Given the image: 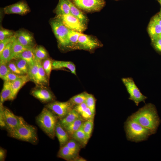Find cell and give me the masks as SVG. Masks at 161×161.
Wrapping results in <instances>:
<instances>
[{
    "label": "cell",
    "mask_w": 161,
    "mask_h": 161,
    "mask_svg": "<svg viewBox=\"0 0 161 161\" xmlns=\"http://www.w3.org/2000/svg\"><path fill=\"white\" fill-rule=\"evenodd\" d=\"M87 107L89 108L92 113L95 114V100L94 96L87 93L85 101Z\"/></svg>",
    "instance_id": "8d00e7d4"
},
{
    "label": "cell",
    "mask_w": 161,
    "mask_h": 161,
    "mask_svg": "<svg viewBox=\"0 0 161 161\" xmlns=\"http://www.w3.org/2000/svg\"><path fill=\"white\" fill-rule=\"evenodd\" d=\"M15 38L14 35L0 41V54L1 53L5 47L10 42H12Z\"/></svg>",
    "instance_id": "f6af8a7d"
},
{
    "label": "cell",
    "mask_w": 161,
    "mask_h": 161,
    "mask_svg": "<svg viewBox=\"0 0 161 161\" xmlns=\"http://www.w3.org/2000/svg\"><path fill=\"white\" fill-rule=\"evenodd\" d=\"M52 69H60L64 68L69 69L71 72L76 75L75 65L71 61H53L52 63Z\"/></svg>",
    "instance_id": "ac0fdd59"
},
{
    "label": "cell",
    "mask_w": 161,
    "mask_h": 161,
    "mask_svg": "<svg viewBox=\"0 0 161 161\" xmlns=\"http://www.w3.org/2000/svg\"><path fill=\"white\" fill-rule=\"evenodd\" d=\"M130 116L142 126L149 130L152 134L156 133L160 123L156 107L151 103L146 104Z\"/></svg>",
    "instance_id": "6da1fadb"
},
{
    "label": "cell",
    "mask_w": 161,
    "mask_h": 161,
    "mask_svg": "<svg viewBox=\"0 0 161 161\" xmlns=\"http://www.w3.org/2000/svg\"><path fill=\"white\" fill-rule=\"evenodd\" d=\"M34 48L31 47L25 50L17 55L14 59L19 58L23 59L27 62L29 66L33 64L36 61Z\"/></svg>",
    "instance_id": "7402d4cb"
},
{
    "label": "cell",
    "mask_w": 161,
    "mask_h": 161,
    "mask_svg": "<svg viewBox=\"0 0 161 161\" xmlns=\"http://www.w3.org/2000/svg\"><path fill=\"white\" fill-rule=\"evenodd\" d=\"M94 119L86 120L83 124L81 128L83 129L89 139L93 130Z\"/></svg>",
    "instance_id": "1f68e13d"
},
{
    "label": "cell",
    "mask_w": 161,
    "mask_h": 161,
    "mask_svg": "<svg viewBox=\"0 0 161 161\" xmlns=\"http://www.w3.org/2000/svg\"><path fill=\"white\" fill-rule=\"evenodd\" d=\"M87 93L84 92L71 97L69 101L74 106L80 104L85 102Z\"/></svg>",
    "instance_id": "836d02e7"
},
{
    "label": "cell",
    "mask_w": 161,
    "mask_h": 161,
    "mask_svg": "<svg viewBox=\"0 0 161 161\" xmlns=\"http://www.w3.org/2000/svg\"><path fill=\"white\" fill-rule=\"evenodd\" d=\"M71 137L79 143L82 147L86 145L89 140L86 134L81 128L74 133Z\"/></svg>",
    "instance_id": "83f0119b"
},
{
    "label": "cell",
    "mask_w": 161,
    "mask_h": 161,
    "mask_svg": "<svg viewBox=\"0 0 161 161\" xmlns=\"http://www.w3.org/2000/svg\"><path fill=\"white\" fill-rule=\"evenodd\" d=\"M31 47H27L21 45L16 40L15 37L12 43L11 60L14 59L17 55L25 50Z\"/></svg>",
    "instance_id": "484cf974"
},
{
    "label": "cell",
    "mask_w": 161,
    "mask_h": 161,
    "mask_svg": "<svg viewBox=\"0 0 161 161\" xmlns=\"http://www.w3.org/2000/svg\"><path fill=\"white\" fill-rule=\"evenodd\" d=\"M55 12L57 16L71 14L70 7L67 0H59Z\"/></svg>",
    "instance_id": "cb8c5ba5"
},
{
    "label": "cell",
    "mask_w": 161,
    "mask_h": 161,
    "mask_svg": "<svg viewBox=\"0 0 161 161\" xmlns=\"http://www.w3.org/2000/svg\"><path fill=\"white\" fill-rule=\"evenodd\" d=\"M7 64L11 72L18 75H24L18 68L14 61L11 60L9 61L7 63Z\"/></svg>",
    "instance_id": "f35d334b"
},
{
    "label": "cell",
    "mask_w": 161,
    "mask_h": 161,
    "mask_svg": "<svg viewBox=\"0 0 161 161\" xmlns=\"http://www.w3.org/2000/svg\"><path fill=\"white\" fill-rule=\"evenodd\" d=\"M52 61L49 58L42 62L43 67L49 80L50 78L51 70L52 69Z\"/></svg>",
    "instance_id": "d590c367"
},
{
    "label": "cell",
    "mask_w": 161,
    "mask_h": 161,
    "mask_svg": "<svg viewBox=\"0 0 161 161\" xmlns=\"http://www.w3.org/2000/svg\"><path fill=\"white\" fill-rule=\"evenodd\" d=\"M152 18L161 26V15L159 13L154 16Z\"/></svg>",
    "instance_id": "c3c4849f"
},
{
    "label": "cell",
    "mask_w": 161,
    "mask_h": 161,
    "mask_svg": "<svg viewBox=\"0 0 161 161\" xmlns=\"http://www.w3.org/2000/svg\"><path fill=\"white\" fill-rule=\"evenodd\" d=\"M4 114L5 128L7 131L13 130L26 122L22 117L15 115L5 107L4 108Z\"/></svg>",
    "instance_id": "8fae6325"
},
{
    "label": "cell",
    "mask_w": 161,
    "mask_h": 161,
    "mask_svg": "<svg viewBox=\"0 0 161 161\" xmlns=\"http://www.w3.org/2000/svg\"><path fill=\"white\" fill-rule=\"evenodd\" d=\"M49 80L46 74L43 67L42 62H40L38 73L34 82L37 85L44 86L49 83Z\"/></svg>",
    "instance_id": "d6986e66"
},
{
    "label": "cell",
    "mask_w": 161,
    "mask_h": 161,
    "mask_svg": "<svg viewBox=\"0 0 161 161\" xmlns=\"http://www.w3.org/2000/svg\"><path fill=\"white\" fill-rule=\"evenodd\" d=\"M95 114L88 107L80 114L81 116L85 120L94 119Z\"/></svg>",
    "instance_id": "ee69618b"
},
{
    "label": "cell",
    "mask_w": 161,
    "mask_h": 161,
    "mask_svg": "<svg viewBox=\"0 0 161 161\" xmlns=\"http://www.w3.org/2000/svg\"><path fill=\"white\" fill-rule=\"evenodd\" d=\"M7 63L0 61V78L1 79L11 72L7 65Z\"/></svg>",
    "instance_id": "60d3db41"
},
{
    "label": "cell",
    "mask_w": 161,
    "mask_h": 161,
    "mask_svg": "<svg viewBox=\"0 0 161 161\" xmlns=\"http://www.w3.org/2000/svg\"><path fill=\"white\" fill-rule=\"evenodd\" d=\"M57 16L61 19L64 24L70 30L81 33L86 29L85 24L71 14Z\"/></svg>",
    "instance_id": "30bf717a"
},
{
    "label": "cell",
    "mask_w": 161,
    "mask_h": 161,
    "mask_svg": "<svg viewBox=\"0 0 161 161\" xmlns=\"http://www.w3.org/2000/svg\"><path fill=\"white\" fill-rule=\"evenodd\" d=\"M77 31L70 30L68 38L70 44V49H75L77 44L80 33Z\"/></svg>",
    "instance_id": "4dcf8cb0"
},
{
    "label": "cell",
    "mask_w": 161,
    "mask_h": 161,
    "mask_svg": "<svg viewBox=\"0 0 161 161\" xmlns=\"http://www.w3.org/2000/svg\"><path fill=\"white\" fill-rule=\"evenodd\" d=\"M40 62L36 60L33 64L29 66L27 75L30 80L33 82L38 72Z\"/></svg>",
    "instance_id": "f546056e"
},
{
    "label": "cell",
    "mask_w": 161,
    "mask_h": 161,
    "mask_svg": "<svg viewBox=\"0 0 161 161\" xmlns=\"http://www.w3.org/2000/svg\"><path fill=\"white\" fill-rule=\"evenodd\" d=\"M147 30L151 39L159 37L161 35V26L152 18L148 24Z\"/></svg>",
    "instance_id": "ffe728a7"
},
{
    "label": "cell",
    "mask_w": 161,
    "mask_h": 161,
    "mask_svg": "<svg viewBox=\"0 0 161 161\" xmlns=\"http://www.w3.org/2000/svg\"><path fill=\"white\" fill-rule=\"evenodd\" d=\"M152 45L154 49L161 53V38L160 37L151 39Z\"/></svg>",
    "instance_id": "7bdbcfd3"
},
{
    "label": "cell",
    "mask_w": 161,
    "mask_h": 161,
    "mask_svg": "<svg viewBox=\"0 0 161 161\" xmlns=\"http://www.w3.org/2000/svg\"><path fill=\"white\" fill-rule=\"evenodd\" d=\"M12 93L11 82L4 81L3 87L0 93V103L3 104L5 101L10 100Z\"/></svg>",
    "instance_id": "603a6c76"
},
{
    "label": "cell",
    "mask_w": 161,
    "mask_h": 161,
    "mask_svg": "<svg viewBox=\"0 0 161 161\" xmlns=\"http://www.w3.org/2000/svg\"><path fill=\"white\" fill-rule=\"evenodd\" d=\"M121 80L129 95V100L133 101L137 106L141 102L145 103L147 97L142 94L132 78H124Z\"/></svg>",
    "instance_id": "8992f818"
},
{
    "label": "cell",
    "mask_w": 161,
    "mask_h": 161,
    "mask_svg": "<svg viewBox=\"0 0 161 161\" xmlns=\"http://www.w3.org/2000/svg\"><path fill=\"white\" fill-rule=\"evenodd\" d=\"M12 42L9 43L5 47L0 54V61L7 63L11 61Z\"/></svg>",
    "instance_id": "d6a6232c"
},
{
    "label": "cell",
    "mask_w": 161,
    "mask_h": 161,
    "mask_svg": "<svg viewBox=\"0 0 161 161\" xmlns=\"http://www.w3.org/2000/svg\"><path fill=\"white\" fill-rule=\"evenodd\" d=\"M24 75H17L11 72L7 74L2 79L4 81L11 82L22 77Z\"/></svg>",
    "instance_id": "b9f144b4"
},
{
    "label": "cell",
    "mask_w": 161,
    "mask_h": 161,
    "mask_svg": "<svg viewBox=\"0 0 161 161\" xmlns=\"http://www.w3.org/2000/svg\"><path fill=\"white\" fill-rule=\"evenodd\" d=\"M15 60V62L18 69L24 75H27L29 65L27 62L24 59L20 58Z\"/></svg>",
    "instance_id": "e575fe53"
},
{
    "label": "cell",
    "mask_w": 161,
    "mask_h": 161,
    "mask_svg": "<svg viewBox=\"0 0 161 161\" xmlns=\"http://www.w3.org/2000/svg\"><path fill=\"white\" fill-rule=\"evenodd\" d=\"M3 104L0 103V125L1 127L5 128L6 126L4 114V107Z\"/></svg>",
    "instance_id": "bcb514c9"
},
{
    "label": "cell",
    "mask_w": 161,
    "mask_h": 161,
    "mask_svg": "<svg viewBox=\"0 0 161 161\" xmlns=\"http://www.w3.org/2000/svg\"><path fill=\"white\" fill-rule=\"evenodd\" d=\"M159 13L160 14V15H161V11H160V12Z\"/></svg>",
    "instance_id": "f5cc1de1"
},
{
    "label": "cell",
    "mask_w": 161,
    "mask_h": 161,
    "mask_svg": "<svg viewBox=\"0 0 161 161\" xmlns=\"http://www.w3.org/2000/svg\"><path fill=\"white\" fill-rule=\"evenodd\" d=\"M69 4L70 13L77 18L85 24L87 21V18L80 9L76 7L70 0H67Z\"/></svg>",
    "instance_id": "4316f807"
},
{
    "label": "cell",
    "mask_w": 161,
    "mask_h": 161,
    "mask_svg": "<svg viewBox=\"0 0 161 161\" xmlns=\"http://www.w3.org/2000/svg\"><path fill=\"white\" fill-rule=\"evenodd\" d=\"M30 80L28 75H25L21 78L10 82L12 93L10 100H12L15 99L20 89Z\"/></svg>",
    "instance_id": "2e32d148"
},
{
    "label": "cell",
    "mask_w": 161,
    "mask_h": 161,
    "mask_svg": "<svg viewBox=\"0 0 161 161\" xmlns=\"http://www.w3.org/2000/svg\"><path fill=\"white\" fill-rule=\"evenodd\" d=\"M159 37L161 38V35L159 36Z\"/></svg>",
    "instance_id": "db71d44e"
},
{
    "label": "cell",
    "mask_w": 161,
    "mask_h": 161,
    "mask_svg": "<svg viewBox=\"0 0 161 161\" xmlns=\"http://www.w3.org/2000/svg\"><path fill=\"white\" fill-rule=\"evenodd\" d=\"M14 36L16 40L21 45L34 47L33 37L30 32L24 30H20L15 32Z\"/></svg>",
    "instance_id": "5bb4252c"
},
{
    "label": "cell",
    "mask_w": 161,
    "mask_h": 161,
    "mask_svg": "<svg viewBox=\"0 0 161 161\" xmlns=\"http://www.w3.org/2000/svg\"><path fill=\"white\" fill-rule=\"evenodd\" d=\"M6 151L2 148H0V160L4 161L5 158Z\"/></svg>",
    "instance_id": "681fc988"
},
{
    "label": "cell",
    "mask_w": 161,
    "mask_h": 161,
    "mask_svg": "<svg viewBox=\"0 0 161 161\" xmlns=\"http://www.w3.org/2000/svg\"><path fill=\"white\" fill-rule=\"evenodd\" d=\"M55 135L59 141L60 147L65 145L70 140V137L67 132L58 120L55 127Z\"/></svg>",
    "instance_id": "9a60e30c"
},
{
    "label": "cell",
    "mask_w": 161,
    "mask_h": 161,
    "mask_svg": "<svg viewBox=\"0 0 161 161\" xmlns=\"http://www.w3.org/2000/svg\"><path fill=\"white\" fill-rule=\"evenodd\" d=\"M45 107L53 112L59 120L65 117L74 108L69 100L66 102L55 100L47 103Z\"/></svg>",
    "instance_id": "52a82bcc"
},
{
    "label": "cell",
    "mask_w": 161,
    "mask_h": 161,
    "mask_svg": "<svg viewBox=\"0 0 161 161\" xmlns=\"http://www.w3.org/2000/svg\"><path fill=\"white\" fill-rule=\"evenodd\" d=\"M50 24L60 45L64 48H70L68 34L70 30L64 24L58 16L52 20Z\"/></svg>",
    "instance_id": "5b68a950"
},
{
    "label": "cell",
    "mask_w": 161,
    "mask_h": 161,
    "mask_svg": "<svg viewBox=\"0 0 161 161\" xmlns=\"http://www.w3.org/2000/svg\"><path fill=\"white\" fill-rule=\"evenodd\" d=\"M158 1L161 6V0H158Z\"/></svg>",
    "instance_id": "816d5d0a"
},
{
    "label": "cell",
    "mask_w": 161,
    "mask_h": 161,
    "mask_svg": "<svg viewBox=\"0 0 161 161\" xmlns=\"http://www.w3.org/2000/svg\"><path fill=\"white\" fill-rule=\"evenodd\" d=\"M80 116V114L74 108L65 117L59 120V121L61 125L64 128L74 121Z\"/></svg>",
    "instance_id": "44dd1931"
},
{
    "label": "cell",
    "mask_w": 161,
    "mask_h": 161,
    "mask_svg": "<svg viewBox=\"0 0 161 161\" xmlns=\"http://www.w3.org/2000/svg\"><path fill=\"white\" fill-rule=\"evenodd\" d=\"M41 87L33 89L31 92L32 95L44 103H48L55 101V97L51 92L47 88Z\"/></svg>",
    "instance_id": "4fadbf2b"
},
{
    "label": "cell",
    "mask_w": 161,
    "mask_h": 161,
    "mask_svg": "<svg viewBox=\"0 0 161 161\" xmlns=\"http://www.w3.org/2000/svg\"><path fill=\"white\" fill-rule=\"evenodd\" d=\"M66 145L71 150L78 153H79L82 148L79 143L72 138L70 139Z\"/></svg>",
    "instance_id": "74e56055"
},
{
    "label": "cell",
    "mask_w": 161,
    "mask_h": 161,
    "mask_svg": "<svg viewBox=\"0 0 161 161\" xmlns=\"http://www.w3.org/2000/svg\"><path fill=\"white\" fill-rule=\"evenodd\" d=\"M58 157L67 161H73L78 156V153L71 150L66 145L60 147Z\"/></svg>",
    "instance_id": "e0dca14e"
},
{
    "label": "cell",
    "mask_w": 161,
    "mask_h": 161,
    "mask_svg": "<svg viewBox=\"0 0 161 161\" xmlns=\"http://www.w3.org/2000/svg\"><path fill=\"white\" fill-rule=\"evenodd\" d=\"M78 8L89 12L98 11L104 6V0H70Z\"/></svg>",
    "instance_id": "ba28073f"
},
{
    "label": "cell",
    "mask_w": 161,
    "mask_h": 161,
    "mask_svg": "<svg viewBox=\"0 0 161 161\" xmlns=\"http://www.w3.org/2000/svg\"><path fill=\"white\" fill-rule=\"evenodd\" d=\"M7 131L10 136L18 140L34 145L37 144L38 142L37 129L26 122L16 128Z\"/></svg>",
    "instance_id": "277c9868"
},
{
    "label": "cell",
    "mask_w": 161,
    "mask_h": 161,
    "mask_svg": "<svg viewBox=\"0 0 161 161\" xmlns=\"http://www.w3.org/2000/svg\"><path fill=\"white\" fill-rule=\"evenodd\" d=\"M34 52L36 60L42 62L44 60L48 58V53L43 47L38 46L33 49Z\"/></svg>",
    "instance_id": "f1b7e54d"
},
{
    "label": "cell",
    "mask_w": 161,
    "mask_h": 161,
    "mask_svg": "<svg viewBox=\"0 0 161 161\" xmlns=\"http://www.w3.org/2000/svg\"><path fill=\"white\" fill-rule=\"evenodd\" d=\"M15 32L13 31L7 29L1 28L0 30V41L11 37L14 35Z\"/></svg>",
    "instance_id": "ab89813d"
},
{
    "label": "cell",
    "mask_w": 161,
    "mask_h": 161,
    "mask_svg": "<svg viewBox=\"0 0 161 161\" xmlns=\"http://www.w3.org/2000/svg\"><path fill=\"white\" fill-rule=\"evenodd\" d=\"M102 46V44L97 38L91 35L81 33L75 49L91 51Z\"/></svg>",
    "instance_id": "9c48e42d"
},
{
    "label": "cell",
    "mask_w": 161,
    "mask_h": 161,
    "mask_svg": "<svg viewBox=\"0 0 161 161\" xmlns=\"http://www.w3.org/2000/svg\"><path fill=\"white\" fill-rule=\"evenodd\" d=\"M124 129L127 140L138 143L145 141L152 134L148 129L143 127L130 116L124 123Z\"/></svg>",
    "instance_id": "7a4b0ae2"
},
{
    "label": "cell",
    "mask_w": 161,
    "mask_h": 161,
    "mask_svg": "<svg viewBox=\"0 0 161 161\" xmlns=\"http://www.w3.org/2000/svg\"><path fill=\"white\" fill-rule=\"evenodd\" d=\"M73 161H86L84 158L78 156L75 158Z\"/></svg>",
    "instance_id": "f907efd6"
},
{
    "label": "cell",
    "mask_w": 161,
    "mask_h": 161,
    "mask_svg": "<svg viewBox=\"0 0 161 161\" xmlns=\"http://www.w3.org/2000/svg\"><path fill=\"white\" fill-rule=\"evenodd\" d=\"M58 119L53 112L45 107L36 117V121L39 127L49 137L54 139L55 136V129Z\"/></svg>",
    "instance_id": "3957f363"
},
{
    "label": "cell",
    "mask_w": 161,
    "mask_h": 161,
    "mask_svg": "<svg viewBox=\"0 0 161 161\" xmlns=\"http://www.w3.org/2000/svg\"><path fill=\"white\" fill-rule=\"evenodd\" d=\"M3 11L6 14L24 15L29 13L30 9L26 1H21L5 7L4 8Z\"/></svg>",
    "instance_id": "7c38bea8"
},
{
    "label": "cell",
    "mask_w": 161,
    "mask_h": 161,
    "mask_svg": "<svg viewBox=\"0 0 161 161\" xmlns=\"http://www.w3.org/2000/svg\"><path fill=\"white\" fill-rule=\"evenodd\" d=\"M85 120L80 115L77 119L64 129L71 137L74 133L81 128Z\"/></svg>",
    "instance_id": "d4e9b609"
},
{
    "label": "cell",
    "mask_w": 161,
    "mask_h": 161,
    "mask_svg": "<svg viewBox=\"0 0 161 161\" xmlns=\"http://www.w3.org/2000/svg\"><path fill=\"white\" fill-rule=\"evenodd\" d=\"M87 108L86 103L84 102L75 106L74 108L80 115V114L84 112Z\"/></svg>",
    "instance_id": "7dc6e473"
}]
</instances>
